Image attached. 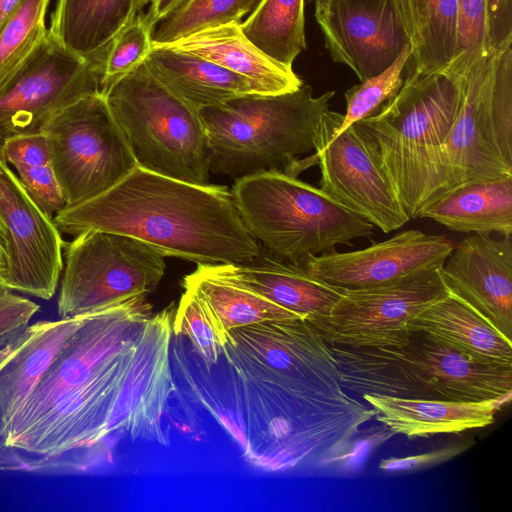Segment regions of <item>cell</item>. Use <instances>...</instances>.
<instances>
[{"mask_svg": "<svg viewBox=\"0 0 512 512\" xmlns=\"http://www.w3.org/2000/svg\"><path fill=\"white\" fill-rule=\"evenodd\" d=\"M420 218L464 233L512 235V178L473 183L429 204Z\"/></svg>", "mask_w": 512, "mask_h": 512, "instance_id": "cell-28", "label": "cell"}, {"mask_svg": "<svg viewBox=\"0 0 512 512\" xmlns=\"http://www.w3.org/2000/svg\"><path fill=\"white\" fill-rule=\"evenodd\" d=\"M152 31L144 15L136 13L91 62L100 76L101 90L146 59L152 47Z\"/></svg>", "mask_w": 512, "mask_h": 512, "instance_id": "cell-37", "label": "cell"}, {"mask_svg": "<svg viewBox=\"0 0 512 512\" xmlns=\"http://www.w3.org/2000/svg\"><path fill=\"white\" fill-rule=\"evenodd\" d=\"M175 310L168 307L151 316L138 335L106 427L134 438L168 444L161 419L172 391L170 344Z\"/></svg>", "mask_w": 512, "mask_h": 512, "instance_id": "cell-18", "label": "cell"}, {"mask_svg": "<svg viewBox=\"0 0 512 512\" xmlns=\"http://www.w3.org/2000/svg\"><path fill=\"white\" fill-rule=\"evenodd\" d=\"M184 289L173 317V334L187 336L209 370L223 355L227 332L203 298L191 287Z\"/></svg>", "mask_w": 512, "mask_h": 512, "instance_id": "cell-35", "label": "cell"}, {"mask_svg": "<svg viewBox=\"0 0 512 512\" xmlns=\"http://www.w3.org/2000/svg\"><path fill=\"white\" fill-rule=\"evenodd\" d=\"M411 59V45H408L384 71L346 90V113L340 126L333 132L340 133L348 126L374 115L384 104L392 100L403 86L412 66Z\"/></svg>", "mask_w": 512, "mask_h": 512, "instance_id": "cell-36", "label": "cell"}, {"mask_svg": "<svg viewBox=\"0 0 512 512\" xmlns=\"http://www.w3.org/2000/svg\"><path fill=\"white\" fill-rule=\"evenodd\" d=\"M223 356L241 405L244 456L264 470L331 469L377 413L344 391L339 364L309 321L231 329Z\"/></svg>", "mask_w": 512, "mask_h": 512, "instance_id": "cell-1", "label": "cell"}, {"mask_svg": "<svg viewBox=\"0 0 512 512\" xmlns=\"http://www.w3.org/2000/svg\"><path fill=\"white\" fill-rule=\"evenodd\" d=\"M183 286L203 298L226 332L267 321L301 319L253 291L208 273L201 265L184 278Z\"/></svg>", "mask_w": 512, "mask_h": 512, "instance_id": "cell-30", "label": "cell"}, {"mask_svg": "<svg viewBox=\"0 0 512 512\" xmlns=\"http://www.w3.org/2000/svg\"><path fill=\"white\" fill-rule=\"evenodd\" d=\"M65 247L57 300L60 318L77 317L153 292L164 256L130 236L86 230Z\"/></svg>", "mask_w": 512, "mask_h": 512, "instance_id": "cell-9", "label": "cell"}, {"mask_svg": "<svg viewBox=\"0 0 512 512\" xmlns=\"http://www.w3.org/2000/svg\"><path fill=\"white\" fill-rule=\"evenodd\" d=\"M144 62L162 84L196 109L259 93L245 78L168 45H152Z\"/></svg>", "mask_w": 512, "mask_h": 512, "instance_id": "cell-25", "label": "cell"}, {"mask_svg": "<svg viewBox=\"0 0 512 512\" xmlns=\"http://www.w3.org/2000/svg\"><path fill=\"white\" fill-rule=\"evenodd\" d=\"M489 49L512 42V0H486Z\"/></svg>", "mask_w": 512, "mask_h": 512, "instance_id": "cell-42", "label": "cell"}, {"mask_svg": "<svg viewBox=\"0 0 512 512\" xmlns=\"http://www.w3.org/2000/svg\"><path fill=\"white\" fill-rule=\"evenodd\" d=\"M315 18L331 59L360 81L384 71L410 45L395 0H315Z\"/></svg>", "mask_w": 512, "mask_h": 512, "instance_id": "cell-17", "label": "cell"}, {"mask_svg": "<svg viewBox=\"0 0 512 512\" xmlns=\"http://www.w3.org/2000/svg\"><path fill=\"white\" fill-rule=\"evenodd\" d=\"M0 223L8 245V289L51 299L63 272L64 241L54 219L33 201L2 157Z\"/></svg>", "mask_w": 512, "mask_h": 512, "instance_id": "cell-16", "label": "cell"}, {"mask_svg": "<svg viewBox=\"0 0 512 512\" xmlns=\"http://www.w3.org/2000/svg\"><path fill=\"white\" fill-rule=\"evenodd\" d=\"M304 0H260L240 23L246 38L275 62L292 68L306 49Z\"/></svg>", "mask_w": 512, "mask_h": 512, "instance_id": "cell-31", "label": "cell"}, {"mask_svg": "<svg viewBox=\"0 0 512 512\" xmlns=\"http://www.w3.org/2000/svg\"><path fill=\"white\" fill-rule=\"evenodd\" d=\"M6 448H8L6 444V438L2 429V425L0 423V455Z\"/></svg>", "mask_w": 512, "mask_h": 512, "instance_id": "cell-47", "label": "cell"}, {"mask_svg": "<svg viewBox=\"0 0 512 512\" xmlns=\"http://www.w3.org/2000/svg\"><path fill=\"white\" fill-rule=\"evenodd\" d=\"M0 289H2V288H0Z\"/></svg>", "mask_w": 512, "mask_h": 512, "instance_id": "cell-48", "label": "cell"}, {"mask_svg": "<svg viewBox=\"0 0 512 512\" xmlns=\"http://www.w3.org/2000/svg\"><path fill=\"white\" fill-rule=\"evenodd\" d=\"M342 121V114L326 112L316 150L295 172L319 164L322 190L384 233L403 227L410 218L375 144L357 123L334 133Z\"/></svg>", "mask_w": 512, "mask_h": 512, "instance_id": "cell-11", "label": "cell"}, {"mask_svg": "<svg viewBox=\"0 0 512 512\" xmlns=\"http://www.w3.org/2000/svg\"><path fill=\"white\" fill-rule=\"evenodd\" d=\"M21 2L22 0H0V30Z\"/></svg>", "mask_w": 512, "mask_h": 512, "instance_id": "cell-45", "label": "cell"}, {"mask_svg": "<svg viewBox=\"0 0 512 512\" xmlns=\"http://www.w3.org/2000/svg\"><path fill=\"white\" fill-rule=\"evenodd\" d=\"M344 389L357 395L480 402L511 399L512 367L486 364L425 331L398 344H329Z\"/></svg>", "mask_w": 512, "mask_h": 512, "instance_id": "cell-4", "label": "cell"}, {"mask_svg": "<svg viewBox=\"0 0 512 512\" xmlns=\"http://www.w3.org/2000/svg\"><path fill=\"white\" fill-rule=\"evenodd\" d=\"M60 232L99 230L133 237L197 264L249 261L261 246L246 228L225 186L199 185L136 166L109 190L54 216Z\"/></svg>", "mask_w": 512, "mask_h": 512, "instance_id": "cell-2", "label": "cell"}, {"mask_svg": "<svg viewBox=\"0 0 512 512\" xmlns=\"http://www.w3.org/2000/svg\"><path fill=\"white\" fill-rule=\"evenodd\" d=\"M458 105L457 71L420 73L412 65L398 94L356 122L375 144L410 220L447 193L444 144Z\"/></svg>", "mask_w": 512, "mask_h": 512, "instance_id": "cell-3", "label": "cell"}, {"mask_svg": "<svg viewBox=\"0 0 512 512\" xmlns=\"http://www.w3.org/2000/svg\"><path fill=\"white\" fill-rule=\"evenodd\" d=\"M42 131L67 206L102 194L137 166L101 92L67 105Z\"/></svg>", "mask_w": 512, "mask_h": 512, "instance_id": "cell-10", "label": "cell"}, {"mask_svg": "<svg viewBox=\"0 0 512 512\" xmlns=\"http://www.w3.org/2000/svg\"><path fill=\"white\" fill-rule=\"evenodd\" d=\"M0 157L16 169L28 195L49 217L54 218V214L67 206L43 131L8 139Z\"/></svg>", "mask_w": 512, "mask_h": 512, "instance_id": "cell-32", "label": "cell"}, {"mask_svg": "<svg viewBox=\"0 0 512 512\" xmlns=\"http://www.w3.org/2000/svg\"><path fill=\"white\" fill-rule=\"evenodd\" d=\"M377 411L374 416L394 434L408 438L460 433L493 423L495 413L507 400L459 402L363 394Z\"/></svg>", "mask_w": 512, "mask_h": 512, "instance_id": "cell-23", "label": "cell"}, {"mask_svg": "<svg viewBox=\"0 0 512 512\" xmlns=\"http://www.w3.org/2000/svg\"><path fill=\"white\" fill-rule=\"evenodd\" d=\"M260 0H189L159 22L152 31V45H167L201 30L239 20Z\"/></svg>", "mask_w": 512, "mask_h": 512, "instance_id": "cell-34", "label": "cell"}, {"mask_svg": "<svg viewBox=\"0 0 512 512\" xmlns=\"http://www.w3.org/2000/svg\"><path fill=\"white\" fill-rule=\"evenodd\" d=\"M152 0H134V10L136 13L140 12Z\"/></svg>", "mask_w": 512, "mask_h": 512, "instance_id": "cell-46", "label": "cell"}, {"mask_svg": "<svg viewBox=\"0 0 512 512\" xmlns=\"http://www.w3.org/2000/svg\"><path fill=\"white\" fill-rule=\"evenodd\" d=\"M151 312L146 296H136L83 315L48 373L4 426L7 447L35 424L60 396L84 383L106 361L134 342L152 316Z\"/></svg>", "mask_w": 512, "mask_h": 512, "instance_id": "cell-12", "label": "cell"}, {"mask_svg": "<svg viewBox=\"0 0 512 512\" xmlns=\"http://www.w3.org/2000/svg\"><path fill=\"white\" fill-rule=\"evenodd\" d=\"M50 0H22L0 30V88L26 62L48 35Z\"/></svg>", "mask_w": 512, "mask_h": 512, "instance_id": "cell-33", "label": "cell"}, {"mask_svg": "<svg viewBox=\"0 0 512 512\" xmlns=\"http://www.w3.org/2000/svg\"><path fill=\"white\" fill-rule=\"evenodd\" d=\"M448 294L440 269L425 270L379 287L342 290L329 314L311 324L329 344H398L409 333L408 323Z\"/></svg>", "mask_w": 512, "mask_h": 512, "instance_id": "cell-13", "label": "cell"}, {"mask_svg": "<svg viewBox=\"0 0 512 512\" xmlns=\"http://www.w3.org/2000/svg\"><path fill=\"white\" fill-rule=\"evenodd\" d=\"M363 432L360 433L358 431L359 437L357 439H355V436L353 437L350 446L334 463L332 470L343 473L352 472L354 468L359 467V463L362 462L372 449L395 435L394 432L383 424L365 429Z\"/></svg>", "mask_w": 512, "mask_h": 512, "instance_id": "cell-41", "label": "cell"}, {"mask_svg": "<svg viewBox=\"0 0 512 512\" xmlns=\"http://www.w3.org/2000/svg\"><path fill=\"white\" fill-rule=\"evenodd\" d=\"M97 92L100 76L93 64L47 35L0 88V154L8 139L42 131L58 111Z\"/></svg>", "mask_w": 512, "mask_h": 512, "instance_id": "cell-14", "label": "cell"}, {"mask_svg": "<svg viewBox=\"0 0 512 512\" xmlns=\"http://www.w3.org/2000/svg\"><path fill=\"white\" fill-rule=\"evenodd\" d=\"M231 194L250 234L295 265L373 233L370 222L320 187L280 170L239 177Z\"/></svg>", "mask_w": 512, "mask_h": 512, "instance_id": "cell-6", "label": "cell"}, {"mask_svg": "<svg viewBox=\"0 0 512 512\" xmlns=\"http://www.w3.org/2000/svg\"><path fill=\"white\" fill-rule=\"evenodd\" d=\"M167 45L245 78L261 94L291 92L303 85L292 68L275 62L255 47L243 34L240 22L204 29Z\"/></svg>", "mask_w": 512, "mask_h": 512, "instance_id": "cell-24", "label": "cell"}, {"mask_svg": "<svg viewBox=\"0 0 512 512\" xmlns=\"http://www.w3.org/2000/svg\"><path fill=\"white\" fill-rule=\"evenodd\" d=\"M460 21L457 55L448 66L466 68L473 60L487 55L488 45L486 0H459Z\"/></svg>", "mask_w": 512, "mask_h": 512, "instance_id": "cell-38", "label": "cell"}, {"mask_svg": "<svg viewBox=\"0 0 512 512\" xmlns=\"http://www.w3.org/2000/svg\"><path fill=\"white\" fill-rule=\"evenodd\" d=\"M208 273L253 291L310 323L327 316L342 295L303 266L261 252L233 264L203 265Z\"/></svg>", "mask_w": 512, "mask_h": 512, "instance_id": "cell-21", "label": "cell"}, {"mask_svg": "<svg viewBox=\"0 0 512 512\" xmlns=\"http://www.w3.org/2000/svg\"><path fill=\"white\" fill-rule=\"evenodd\" d=\"M135 343L136 340L111 357L84 383L60 396L8 448L52 457L93 445L106 437V427Z\"/></svg>", "mask_w": 512, "mask_h": 512, "instance_id": "cell-15", "label": "cell"}, {"mask_svg": "<svg viewBox=\"0 0 512 512\" xmlns=\"http://www.w3.org/2000/svg\"><path fill=\"white\" fill-rule=\"evenodd\" d=\"M39 310L32 300L0 289V341L19 334Z\"/></svg>", "mask_w": 512, "mask_h": 512, "instance_id": "cell-40", "label": "cell"}, {"mask_svg": "<svg viewBox=\"0 0 512 512\" xmlns=\"http://www.w3.org/2000/svg\"><path fill=\"white\" fill-rule=\"evenodd\" d=\"M101 93L138 167L209 184L207 138L198 109L162 84L144 61Z\"/></svg>", "mask_w": 512, "mask_h": 512, "instance_id": "cell-7", "label": "cell"}, {"mask_svg": "<svg viewBox=\"0 0 512 512\" xmlns=\"http://www.w3.org/2000/svg\"><path fill=\"white\" fill-rule=\"evenodd\" d=\"M408 35L413 69L435 73L457 55L459 0H395Z\"/></svg>", "mask_w": 512, "mask_h": 512, "instance_id": "cell-29", "label": "cell"}, {"mask_svg": "<svg viewBox=\"0 0 512 512\" xmlns=\"http://www.w3.org/2000/svg\"><path fill=\"white\" fill-rule=\"evenodd\" d=\"M9 256L5 232L0 223V288L8 289Z\"/></svg>", "mask_w": 512, "mask_h": 512, "instance_id": "cell-44", "label": "cell"}, {"mask_svg": "<svg viewBox=\"0 0 512 512\" xmlns=\"http://www.w3.org/2000/svg\"><path fill=\"white\" fill-rule=\"evenodd\" d=\"M407 329L428 332L477 361L512 367V340L450 291L414 317Z\"/></svg>", "mask_w": 512, "mask_h": 512, "instance_id": "cell-26", "label": "cell"}, {"mask_svg": "<svg viewBox=\"0 0 512 512\" xmlns=\"http://www.w3.org/2000/svg\"><path fill=\"white\" fill-rule=\"evenodd\" d=\"M441 276L450 292L512 340V235L474 233L453 247Z\"/></svg>", "mask_w": 512, "mask_h": 512, "instance_id": "cell-20", "label": "cell"}, {"mask_svg": "<svg viewBox=\"0 0 512 512\" xmlns=\"http://www.w3.org/2000/svg\"><path fill=\"white\" fill-rule=\"evenodd\" d=\"M189 0H152L149 11L144 18L148 25L154 29L155 26L181 8Z\"/></svg>", "mask_w": 512, "mask_h": 512, "instance_id": "cell-43", "label": "cell"}, {"mask_svg": "<svg viewBox=\"0 0 512 512\" xmlns=\"http://www.w3.org/2000/svg\"><path fill=\"white\" fill-rule=\"evenodd\" d=\"M135 14L134 0H57L48 35L92 62Z\"/></svg>", "mask_w": 512, "mask_h": 512, "instance_id": "cell-27", "label": "cell"}, {"mask_svg": "<svg viewBox=\"0 0 512 512\" xmlns=\"http://www.w3.org/2000/svg\"><path fill=\"white\" fill-rule=\"evenodd\" d=\"M334 95L313 97L303 83L291 92L245 94L198 109L210 172L235 178L270 170L289 173L296 156L316 150Z\"/></svg>", "mask_w": 512, "mask_h": 512, "instance_id": "cell-5", "label": "cell"}, {"mask_svg": "<svg viewBox=\"0 0 512 512\" xmlns=\"http://www.w3.org/2000/svg\"><path fill=\"white\" fill-rule=\"evenodd\" d=\"M453 247L445 235L404 230L361 250L312 256L303 267L337 289H368L421 271L440 269Z\"/></svg>", "mask_w": 512, "mask_h": 512, "instance_id": "cell-19", "label": "cell"}, {"mask_svg": "<svg viewBox=\"0 0 512 512\" xmlns=\"http://www.w3.org/2000/svg\"><path fill=\"white\" fill-rule=\"evenodd\" d=\"M473 443L460 442L406 457L381 459L378 468L389 473H412L449 461L467 450Z\"/></svg>", "mask_w": 512, "mask_h": 512, "instance_id": "cell-39", "label": "cell"}, {"mask_svg": "<svg viewBox=\"0 0 512 512\" xmlns=\"http://www.w3.org/2000/svg\"><path fill=\"white\" fill-rule=\"evenodd\" d=\"M83 316V315H82ZM82 316L27 325L0 362L2 429L20 410L80 325Z\"/></svg>", "mask_w": 512, "mask_h": 512, "instance_id": "cell-22", "label": "cell"}, {"mask_svg": "<svg viewBox=\"0 0 512 512\" xmlns=\"http://www.w3.org/2000/svg\"><path fill=\"white\" fill-rule=\"evenodd\" d=\"M455 71L459 105L444 144L447 193L512 178V42Z\"/></svg>", "mask_w": 512, "mask_h": 512, "instance_id": "cell-8", "label": "cell"}]
</instances>
